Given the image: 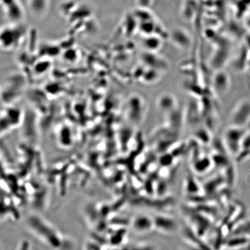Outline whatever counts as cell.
<instances>
[{
    "mask_svg": "<svg viewBox=\"0 0 250 250\" xmlns=\"http://www.w3.org/2000/svg\"><path fill=\"white\" fill-rule=\"evenodd\" d=\"M250 243V237L244 235H237L228 240L225 245V248L228 250H236L249 246Z\"/></svg>",
    "mask_w": 250,
    "mask_h": 250,
    "instance_id": "10",
    "label": "cell"
},
{
    "mask_svg": "<svg viewBox=\"0 0 250 250\" xmlns=\"http://www.w3.org/2000/svg\"><path fill=\"white\" fill-rule=\"evenodd\" d=\"M230 81L229 76L224 71H218L213 78V87L218 95H224L229 89Z\"/></svg>",
    "mask_w": 250,
    "mask_h": 250,
    "instance_id": "7",
    "label": "cell"
},
{
    "mask_svg": "<svg viewBox=\"0 0 250 250\" xmlns=\"http://www.w3.org/2000/svg\"><path fill=\"white\" fill-rule=\"evenodd\" d=\"M2 7H4L6 15L12 20L20 21L23 13L20 3L17 0H1Z\"/></svg>",
    "mask_w": 250,
    "mask_h": 250,
    "instance_id": "8",
    "label": "cell"
},
{
    "mask_svg": "<svg viewBox=\"0 0 250 250\" xmlns=\"http://www.w3.org/2000/svg\"><path fill=\"white\" fill-rule=\"evenodd\" d=\"M130 250H154V249L151 245L142 244V245H137L132 247Z\"/></svg>",
    "mask_w": 250,
    "mask_h": 250,
    "instance_id": "13",
    "label": "cell"
},
{
    "mask_svg": "<svg viewBox=\"0 0 250 250\" xmlns=\"http://www.w3.org/2000/svg\"><path fill=\"white\" fill-rule=\"evenodd\" d=\"M17 250H30V245L29 242L26 240H23L18 247Z\"/></svg>",
    "mask_w": 250,
    "mask_h": 250,
    "instance_id": "14",
    "label": "cell"
},
{
    "mask_svg": "<svg viewBox=\"0 0 250 250\" xmlns=\"http://www.w3.org/2000/svg\"><path fill=\"white\" fill-rule=\"evenodd\" d=\"M194 179L192 178L189 177L187 179V188L186 189L189 193H197L199 191V188L195 181Z\"/></svg>",
    "mask_w": 250,
    "mask_h": 250,
    "instance_id": "12",
    "label": "cell"
},
{
    "mask_svg": "<svg viewBox=\"0 0 250 250\" xmlns=\"http://www.w3.org/2000/svg\"><path fill=\"white\" fill-rule=\"evenodd\" d=\"M154 229L165 234H171L177 229L176 222L167 215L159 214L152 218Z\"/></svg>",
    "mask_w": 250,
    "mask_h": 250,
    "instance_id": "5",
    "label": "cell"
},
{
    "mask_svg": "<svg viewBox=\"0 0 250 250\" xmlns=\"http://www.w3.org/2000/svg\"><path fill=\"white\" fill-rule=\"evenodd\" d=\"M27 229L43 245L52 250H65L66 239L52 225L40 215L30 214L26 220Z\"/></svg>",
    "mask_w": 250,
    "mask_h": 250,
    "instance_id": "1",
    "label": "cell"
},
{
    "mask_svg": "<svg viewBox=\"0 0 250 250\" xmlns=\"http://www.w3.org/2000/svg\"><path fill=\"white\" fill-rule=\"evenodd\" d=\"M158 106L164 112H169L173 109L176 105V100L174 97L168 93H165L159 97Z\"/></svg>",
    "mask_w": 250,
    "mask_h": 250,
    "instance_id": "9",
    "label": "cell"
},
{
    "mask_svg": "<svg viewBox=\"0 0 250 250\" xmlns=\"http://www.w3.org/2000/svg\"><path fill=\"white\" fill-rule=\"evenodd\" d=\"M250 157V132H247L242 144L241 150L236 156L237 161H243Z\"/></svg>",
    "mask_w": 250,
    "mask_h": 250,
    "instance_id": "11",
    "label": "cell"
},
{
    "mask_svg": "<svg viewBox=\"0 0 250 250\" xmlns=\"http://www.w3.org/2000/svg\"><path fill=\"white\" fill-rule=\"evenodd\" d=\"M247 132L245 127L231 126L224 133V143L228 151L237 156L241 150L242 144Z\"/></svg>",
    "mask_w": 250,
    "mask_h": 250,
    "instance_id": "2",
    "label": "cell"
},
{
    "mask_svg": "<svg viewBox=\"0 0 250 250\" xmlns=\"http://www.w3.org/2000/svg\"><path fill=\"white\" fill-rule=\"evenodd\" d=\"M230 121L232 126L245 127L250 121V102H239L233 109Z\"/></svg>",
    "mask_w": 250,
    "mask_h": 250,
    "instance_id": "4",
    "label": "cell"
},
{
    "mask_svg": "<svg viewBox=\"0 0 250 250\" xmlns=\"http://www.w3.org/2000/svg\"><path fill=\"white\" fill-rule=\"evenodd\" d=\"M132 227L134 231L138 233H148L154 229L153 218L146 215H139L134 218Z\"/></svg>",
    "mask_w": 250,
    "mask_h": 250,
    "instance_id": "6",
    "label": "cell"
},
{
    "mask_svg": "<svg viewBox=\"0 0 250 250\" xmlns=\"http://www.w3.org/2000/svg\"><path fill=\"white\" fill-rule=\"evenodd\" d=\"M183 208L184 212L186 213L187 218L191 222L193 228H195V229L193 231L201 237L203 234L205 235L209 230V228H210L211 220L210 219L199 211H195L190 208L186 207Z\"/></svg>",
    "mask_w": 250,
    "mask_h": 250,
    "instance_id": "3",
    "label": "cell"
}]
</instances>
